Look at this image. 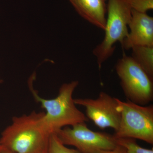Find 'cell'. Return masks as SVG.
Masks as SVG:
<instances>
[{"mask_svg":"<svg viewBox=\"0 0 153 153\" xmlns=\"http://www.w3.org/2000/svg\"><path fill=\"white\" fill-rule=\"evenodd\" d=\"M56 134L63 144L75 147L82 153L96 150H111L117 146L113 135L93 131L85 123L65 127Z\"/></svg>","mask_w":153,"mask_h":153,"instance_id":"8992f818","label":"cell"},{"mask_svg":"<svg viewBox=\"0 0 153 153\" xmlns=\"http://www.w3.org/2000/svg\"><path fill=\"white\" fill-rule=\"evenodd\" d=\"M121 112L115 138L128 137L153 144V105H141L119 99Z\"/></svg>","mask_w":153,"mask_h":153,"instance_id":"5b68a950","label":"cell"},{"mask_svg":"<svg viewBox=\"0 0 153 153\" xmlns=\"http://www.w3.org/2000/svg\"><path fill=\"white\" fill-rule=\"evenodd\" d=\"M45 111L15 116L2 132L0 143L11 153H47L51 134L44 120Z\"/></svg>","mask_w":153,"mask_h":153,"instance_id":"6da1fadb","label":"cell"},{"mask_svg":"<svg viewBox=\"0 0 153 153\" xmlns=\"http://www.w3.org/2000/svg\"><path fill=\"white\" fill-rule=\"evenodd\" d=\"M131 49V57L153 79V47L136 46Z\"/></svg>","mask_w":153,"mask_h":153,"instance_id":"30bf717a","label":"cell"},{"mask_svg":"<svg viewBox=\"0 0 153 153\" xmlns=\"http://www.w3.org/2000/svg\"><path fill=\"white\" fill-rule=\"evenodd\" d=\"M47 153H82L77 149H69L60 141L56 134H52L49 138Z\"/></svg>","mask_w":153,"mask_h":153,"instance_id":"7c38bea8","label":"cell"},{"mask_svg":"<svg viewBox=\"0 0 153 153\" xmlns=\"http://www.w3.org/2000/svg\"><path fill=\"white\" fill-rule=\"evenodd\" d=\"M2 149V147L1 145V143H0V153H1V151Z\"/></svg>","mask_w":153,"mask_h":153,"instance_id":"2e32d148","label":"cell"},{"mask_svg":"<svg viewBox=\"0 0 153 153\" xmlns=\"http://www.w3.org/2000/svg\"><path fill=\"white\" fill-rule=\"evenodd\" d=\"M1 153H11L10 152H9L7 150L5 149H4V148H2V149L1 151Z\"/></svg>","mask_w":153,"mask_h":153,"instance_id":"9a60e30c","label":"cell"},{"mask_svg":"<svg viewBox=\"0 0 153 153\" xmlns=\"http://www.w3.org/2000/svg\"><path fill=\"white\" fill-rule=\"evenodd\" d=\"M116 71L127 99L146 105L153 100V79L134 60L124 55L118 60Z\"/></svg>","mask_w":153,"mask_h":153,"instance_id":"277c9868","label":"cell"},{"mask_svg":"<svg viewBox=\"0 0 153 153\" xmlns=\"http://www.w3.org/2000/svg\"><path fill=\"white\" fill-rule=\"evenodd\" d=\"M115 139L117 145L123 147L127 153H153V148L149 149L142 147L134 139L120 137L115 138Z\"/></svg>","mask_w":153,"mask_h":153,"instance_id":"8fae6325","label":"cell"},{"mask_svg":"<svg viewBox=\"0 0 153 153\" xmlns=\"http://www.w3.org/2000/svg\"><path fill=\"white\" fill-rule=\"evenodd\" d=\"M131 12L128 0H108L104 38L93 51L99 68L112 56L116 43L121 44L127 36Z\"/></svg>","mask_w":153,"mask_h":153,"instance_id":"3957f363","label":"cell"},{"mask_svg":"<svg viewBox=\"0 0 153 153\" xmlns=\"http://www.w3.org/2000/svg\"><path fill=\"white\" fill-rule=\"evenodd\" d=\"M130 31L121 45L126 50L136 46L153 47V18L132 10Z\"/></svg>","mask_w":153,"mask_h":153,"instance_id":"ba28073f","label":"cell"},{"mask_svg":"<svg viewBox=\"0 0 153 153\" xmlns=\"http://www.w3.org/2000/svg\"><path fill=\"white\" fill-rule=\"evenodd\" d=\"M81 17L104 30L106 24V0H69Z\"/></svg>","mask_w":153,"mask_h":153,"instance_id":"9c48e42d","label":"cell"},{"mask_svg":"<svg viewBox=\"0 0 153 153\" xmlns=\"http://www.w3.org/2000/svg\"><path fill=\"white\" fill-rule=\"evenodd\" d=\"M88 153H127L126 150L122 147L119 146H117L111 150H96Z\"/></svg>","mask_w":153,"mask_h":153,"instance_id":"5bb4252c","label":"cell"},{"mask_svg":"<svg viewBox=\"0 0 153 153\" xmlns=\"http://www.w3.org/2000/svg\"><path fill=\"white\" fill-rule=\"evenodd\" d=\"M34 77L35 74H33L29 79V88L36 102L45 110L44 120L51 134H56L65 127L88 121L85 114L76 107L73 98V93L79 84L78 81L64 83L60 86L56 97L47 99L40 97L33 88Z\"/></svg>","mask_w":153,"mask_h":153,"instance_id":"7a4b0ae2","label":"cell"},{"mask_svg":"<svg viewBox=\"0 0 153 153\" xmlns=\"http://www.w3.org/2000/svg\"><path fill=\"white\" fill-rule=\"evenodd\" d=\"M2 82V80H0V83H1Z\"/></svg>","mask_w":153,"mask_h":153,"instance_id":"e0dca14e","label":"cell"},{"mask_svg":"<svg viewBox=\"0 0 153 153\" xmlns=\"http://www.w3.org/2000/svg\"><path fill=\"white\" fill-rule=\"evenodd\" d=\"M77 105L85 107L86 117L100 128H111L117 130L121 112L119 99L112 97L104 91L100 93L96 99H74Z\"/></svg>","mask_w":153,"mask_h":153,"instance_id":"52a82bcc","label":"cell"},{"mask_svg":"<svg viewBox=\"0 0 153 153\" xmlns=\"http://www.w3.org/2000/svg\"><path fill=\"white\" fill-rule=\"evenodd\" d=\"M132 10L141 13H146L153 9V0H128Z\"/></svg>","mask_w":153,"mask_h":153,"instance_id":"4fadbf2b","label":"cell"}]
</instances>
